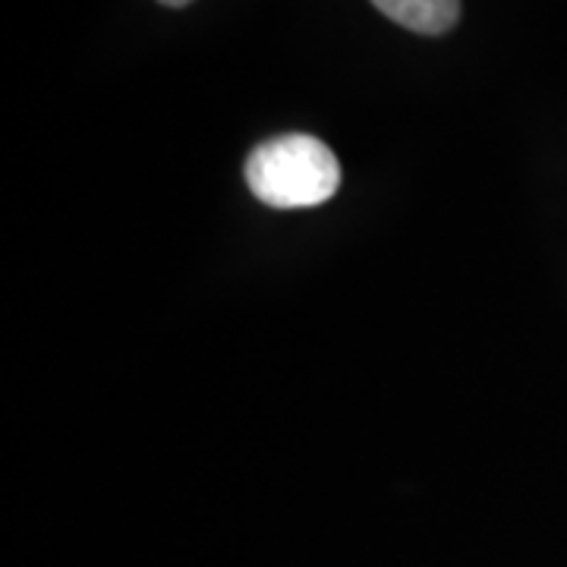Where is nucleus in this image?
<instances>
[{
    "label": "nucleus",
    "instance_id": "f257e3e1",
    "mask_svg": "<svg viewBox=\"0 0 567 567\" xmlns=\"http://www.w3.org/2000/svg\"><path fill=\"white\" fill-rule=\"evenodd\" d=\"M246 183L271 208H312L328 203L341 186V164L322 140L284 133L262 142L246 158Z\"/></svg>",
    "mask_w": 567,
    "mask_h": 567
},
{
    "label": "nucleus",
    "instance_id": "f03ea898",
    "mask_svg": "<svg viewBox=\"0 0 567 567\" xmlns=\"http://www.w3.org/2000/svg\"><path fill=\"white\" fill-rule=\"evenodd\" d=\"M388 20L416 35H445L461 20V0H372Z\"/></svg>",
    "mask_w": 567,
    "mask_h": 567
},
{
    "label": "nucleus",
    "instance_id": "7ed1b4c3",
    "mask_svg": "<svg viewBox=\"0 0 567 567\" xmlns=\"http://www.w3.org/2000/svg\"><path fill=\"white\" fill-rule=\"evenodd\" d=\"M164 7H186V3H193V0H158Z\"/></svg>",
    "mask_w": 567,
    "mask_h": 567
}]
</instances>
